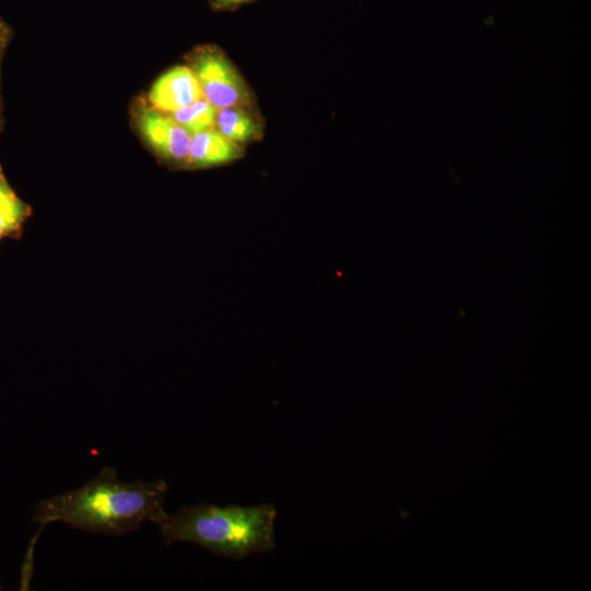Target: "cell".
Wrapping results in <instances>:
<instances>
[{
    "mask_svg": "<svg viewBox=\"0 0 591 591\" xmlns=\"http://www.w3.org/2000/svg\"><path fill=\"white\" fill-rule=\"evenodd\" d=\"M167 490L163 478L124 482L115 468L104 466L83 486L40 500L31 522L42 526L63 522L90 533L121 536L144 522L159 525L169 514Z\"/></svg>",
    "mask_w": 591,
    "mask_h": 591,
    "instance_id": "1",
    "label": "cell"
},
{
    "mask_svg": "<svg viewBox=\"0 0 591 591\" xmlns=\"http://www.w3.org/2000/svg\"><path fill=\"white\" fill-rule=\"evenodd\" d=\"M276 508L269 503L218 507L200 502L167 514L159 528L166 545L188 542L213 554L240 560L276 547Z\"/></svg>",
    "mask_w": 591,
    "mask_h": 591,
    "instance_id": "2",
    "label": "cell"
},
{
    "mask_svg": "<svg viewBox=\"0 0 591 591\" xmlns=\"http://www.w3.org/2000/svg\"><path fill=\"white\" fill-rule=\"evenodd\" d=\"M189 68L198 80L202 97L216 109L232 106L253 108L251 91L218 47L197 49L190 57Z\"/></svg>",
    "mask_w": 591,
    "mask_h": 591,
    "instance_id": "3",
    "label": "cell"
},
{
    "mask_svg": "<svg viewBox=\"0 0 591 591\" xmlns=\"http://www.w3.org/2000/svg\"><path fill=\"white\" fill-rule=\"evenodd\" d=\"M135 123L157 155L173 166L187 169L192 136L170 114L141 105L135 111Z\"/></svg>",
    "mask_w": 591,
    "mask_h": 591,
    "instance_id": "4",
    "label": "cell"
},
{
    "mask_svg": "<svg viewBox=\"0 0 591 591\" xmlns=\"http://www.w3.org/2000/svg\"><path fill=\"white\" fill-rule=\"evenodd\" d=\"M202 97L198 80L189 67L177 66L155 80L148 100L152 107L173 113Z\"/></svg>",
    "mask_w": 591,
    "mask_h": 591,
    "instance_id": "5",
    "label": "cell"
},
{
    "mask_svg": "<svg viewBox=\"0 0 591 591\" xmlns=\"http://www.w3.org/2000/svg\"><path fill=\"white\" fill-rule=\"evenodd\" d=\"M243 148L217 129L192 135L187 169H206L229 164L242 158Z\"/></svg>",
    "mask_w": 591,
    "mask_h": 591,
    "instance_id": "6",
    "label": "cell"
},
{
    "mask_svg": "<svg viewBox=\"0 0 591 591\" xmlns=\"http://www.w3.org/2000/svg\"><path fill=\"white\" fill-rule=\"evenodd\" d=\"M215 129L241 147L263 136V125L254 108L241 106L217 109Z\"/></svg>",
    "mask_w": 591,
    "mask_h": 591,
    "instance_id": "7",
    "label": "cell"
},
{
    "mask_svg": "<svg viewBox=\"0 0 591 591\" xmlns=\"http://www.w3.org/2000/svg\"><path fill=\"white\" fill-rule=\"evenodd\" d=\"M30 216L31 207L16 195L0 167V241L19 237Z\"/></svg>",
    "mask_w": 591,
    "mask_h": 591,
    "instance_id": "8",
    "label": "cell"
},
{
    "mask_svg": "<svg viewBox=\"0 0 591 591\" xmlns=\"http://www.w3.org/2000/svg\"><path fill=\"white\" fill-rule=\"evenodd\" d=\"M216 113L217 109L201 97L188 106L170 113V115L192 136L215 128Z\"/></svg>",
    "mask_w": 591,
    "mask_h": 591,
    "instance_id": "9",
    "label": "cell"
},
{
    "mask_svg": "<svg viewBox=\"0 0 591 591\" xmlns=\"http://www.w3.org/2000/svg\"><path fill=\"white\" fill-rule=\"evenodd\" d=\"M12 31L5 21L0 16V69L4 50L11 39Z\"/></svg>",
    "mask_w": 591,
    "mask_h": 591,
    "instance_id": "10",
    "label": "cell"
},
{
    "mask_svg": "<svg viewBox=\"0 0 591 591\" xmlns=\"http://www.w3.org/2000/svg\"><path fill=\"white\" fill-rule=\"evenodd\" d=\"M252 1L255 0H210V3L216 10H232Z\"/></svg>",
    "mask_w": 591,
    "mask_h": 591,
    "instance_id": "11",
    "label": "cell"
},
{
    "mask_svg": "<svg viewBox=\"0 0 591 591\" xmlns=\"http://www.w3.org/2000/svg\"><path fill=\"white\" fill-rule=\"evenodd\" d=\"M3 118H2V107H1V101H0V130L2 128Z\"/></svg>",
    "mask_w": 591,
    "mask_h": 591,
    "instance_id": "12",
    "label": "cell"
}]
</instances>
